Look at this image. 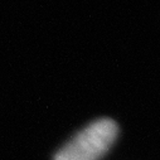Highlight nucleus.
<instances>
[{
	"mask_svg": "<svg viewBox=\"0 0 160 160\" xmlns=\"http://www.w3.org/2000/svg\"><path fill=\"white\" fill-rule=\"evenodd\" d=\"M117 136V126L110 118L93 121L69 140L54 160H100Z\"/></svg>",
	"mask_w": 160,
	"mask_h": 160,
	"instance_id": "nucleus-1",
	"label": "nucleus"
}]
</instances>
